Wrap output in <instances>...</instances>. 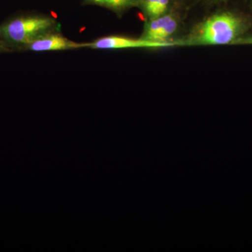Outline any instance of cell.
Segmentation results:
<instances>
[{"label": "cell", "mask_w": 252, "mask_h": 252, "mask_svg": "<svg viewBox=\"0 0 252 252\" xmlns=\"http://www.w3.org/2000/svg\"><path fill=\"white\" fill-rule=\"evenodd\" d=\"M245 6L252 15V0H243Z\"/></svg>", "instance_id": "7c38bea8"}, {"label": "cell", "mask_w": 252, "mask_h": 252, "mask_svg": "<svg viewBox=\"0 0 252 252\" xmlns=\"http://www.w3.org/2000/svg\"><path fill=\"white\" fill-rule=\"evenodd\" d=\"M88 48L94 49H162L170 47L166 44L147 40L141 36L133 38L123 35H109L89 43Z\"/></svg>", "instance_id": "277c9868"}, {"label": "cell", "mask_w": 252, "mask_h": 252, "mask_svg": "<svg viewBox=\"0 0 252 252\" xmlns=\"http://www.w3.org/2000/svg\"><path fill=\"white\" fill-rule=\"evenodd\" d=\"M174 1L177 8L190 13L192 9L198 6L200 0H174Z\"/></svg>", "instance_id": "ba28073f"}, {"label": "cell", "mask_w": 252, "mask_h": 252, "mask_svg": "<svg viewBox=\"0 0 252 252\" xmlns=\"http://www.w3.org/2000/svg\"><path fill=\"white\" fill-rule=\"evenodd\" d=\"M84 3L106 8L122 16L129 10L137 8L138 0H84Z\"/></svg>", "instance_id": "52a82bcc"}, {"label": "cell", "mask_w": 252, "mask_h": 252, "mask_svg": "<svg viewBox=\"0 0 252 252\" xmlns=\"http://www.w3.org/2000/svg\"><path fill=\"white\" fill-rule=\"evenodd\" d=\"M234 46H252V31L239 39Z\"/></svg>", "instance_id": "30bf717a"}, {"label": "cell", "mask_w": 252, "mask_h": 252, "mask_svg": "<svg viewBox=\"0 0 252 252\" xmlns=\"http://www.w3.org/2000/svg\"><path fill=\"white\" fill-rule=\"evenodd\" d=\"M137 8L145 20H148L166 14L177 7L174 0H138Z\"/></svg>", "instance_id": "8992f818"}, {"label": "cell", "mask_w": 252, "mask_h": 252, "mask_svg": "<svg viewBox=\"0 0 252 252\" xmlns=\"http://www.w3.org/2000/svg\"><path fill=\"white\" fill-rule=\"evenodd\" d=\"M89 43H78L67 39L58 32L50 33L42 36L31 44L25 46L26 49L32 51H64L88 47Z\"/></svg>", "instance_id": "5b68a950"}, {"label": "cell", "mask_w": 252, "mask_h": 252, "mask_svg": "<svg viewBox=\"0 0 252 252\" xmlns=\"http://www.w3.org/2000/svg\"><path fill=\"white\" fill-rule=\"evenodd\" d=\"M207 10L204 17L187 28L177 47L234 46L252 31V15L244 1L238 4L233 0Z\"/></svg>", "instance_id": "6da1fadb"}, {"label": "cell", "mask_w": 252, "mask_h": 252, "mask_svg": "<svg viewBox=\"0 0 252 252\" xmlns=\"http://www.w3.org/2000/svg\"><path fill=\"white\" fill-rule=\"evenodd\" d=\"M189 13L176 8L170 12L153 19L145 20L141 37L153 42L177 47V43L185 35L188 26Z\"/></svg>", "instance_id": "3957f363"}, {"label": "cell", "mask_w": 252, "mask_h": 252, "mask_svg": "<svg viewBox=\"0 0 252 252\" xmlns=\"http://www.w3.org/2000/svg\"><path fill=\"white\" fill-rule=\"evenodd\" d=\"M9 45H8L6 42L0 39V52H6V51H9L10 49L9 48Z\"/></svg>", "instance_id": "8fae6325"}, {"label": "cell", "mask_w": 252, "mask_h": 252, "mask_svg": "<svg viewBox=\"0 0 252 252\" xmlns=\"http://www.w3.org/2000/svg\"><path fill=\"white\" fill-rule=\"evenodd\" d=\"M233 0H200L198 6H202L206 9H212L231 2Z\"/></svg>", "instance_id": "9c48e42d"}, {"label": "cell", "mask_w": 252, "mask_h": 252, "mask_svg": "<svg viewBox=\"0 0 252 252\" xmlns=\"http://www.w3.org/2000/svg\"><path fill=\"white\" fill-rule=\"evenodd\" d=\"M59 23L51 16L31 14L14 18L0 26V39L8 45L26 46L36 39L58 32Z\"/></svg>", "instance_id": "7a4b0ae2"}]
</instances>
